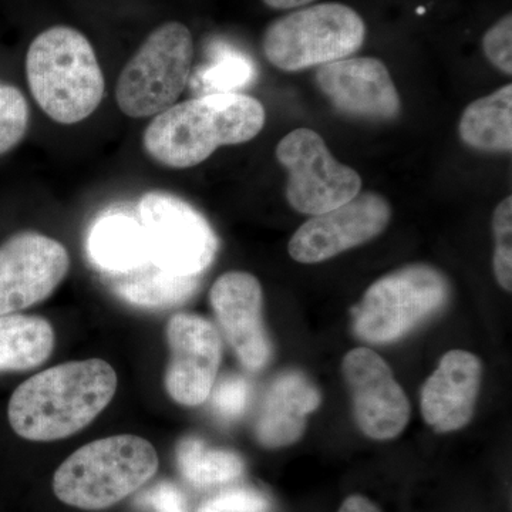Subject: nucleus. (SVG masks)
<instances>
[{
	"label": "nucleus",
	"instance_id": "f257e3e1",
	"mask_svg": "<svg viewBox=\"0 0 512 512\" xmlns=\"http://www.w3.org/2000/svg\"><path fill=\"white\" fill-rule=\"evenodd\" d=\"M116 370L101 359L50 367L20 384L9 400L10 427L22 439L56 441L83 430L113 400Z\"/></svg>",
	"mask_w": 512,
	"mask_h": 512
},
{
	"label": "nucleus",
	"instance_id": "f03ea898",
	"mask_svg": "<svg viewBox=\"0 0 512 512\" xmlns=\"http://www.w3.org/2000/svg\"><path fill=\"white\" fill-rule=\"evenodd\" d=\"M265 120L261 101L248 94H202L157 114L144 131L143 146L165 167L191 168L220 147L254 140Z\"/></svg>",
	"mask_w": 512,
	"mask_h": 512
},
{
	"label": "nucleus",
	"instance_id": "7ed1b4c3",
	"mask_svg": "<svg viewBox=\"0 0 512 512\" xmlns=\"http://www.w3.org/2000/svg\"><path fill=\"white\" fill-rule=\"evenodd\" d=\"M26 76L40 109L66 126L92 116L106 90L92 43L70 26H53L33 39Z\"/></svg>",
	"mask_w": 512,
	"mask_h": 512
},
{
	"label": "nucleus",
	"instance_id": "20e7f679",
	"mask_svg": "<svg viewBox=\"0 0 512 512\" xmlns=\"http://www.w3.org/2000/svg\"><path fill=\"white\" fill-rule=\"evenodd\" d=\"M160 460L150 441L120 434L93 441L66 458L53 477L63 504L101 511L136 493L157 474Z\"/></svg>",
	"mask_w": 512,
	"mask_h": 512
},
{
	"label": "nucleus",
	"instance_id": "39448f33",
	"mask_svg": "<svg viewBox=\"0 0 512 512\" xmlns=\"http://www.w3.org/2000/svg\"><path fill=\"white\" fill-rule=\"evenodd\" d=\"M365 37V22L356 10L342 3H320L272 22L262 50L279 70L301 72L355 55Z\"/></svg>",
	"mask_w": 512,
	"mask_h": 512
},
{
	"label": "nucleus",
	"instance_id": "423d86ee",
	"mask_svg": "<svg viewBox=\"0 0 512 512\" xmlns=\"http://www.w3.org/2000/svg\"><path fill=\"white\" fill-rule=\"evenodd\" d=\"M194 57L190 29L167 22L154 29L121 70L119 109L131 119L157 116L174 106L187 86Z\"/></svg>",
	"mask_w": 512,
	"mask_h": 512
},
{
	"label": "nucleus",
	"instance_id": "0eeeda50",
	"mask_svg": "<svg viewBox=\"0 0 512 512\" xmlns=\"http://www.w3.org/2000/svg\"><path fill=\"white\" fill-rule=\"evenodd\" d=\"M450 295L446 276L430 265H409L367 289L355 309V332L370 343L403 338L441 309Z\"/></svg>",
	"mask_w": 512,
	"mask_h": 512
},
{
	"label": "nucleus",
	"instance_id": "6e6552de",
	"mask_svg": "<svg viewBox=\"0 0 512 512\" xmlns=\"http://www.w3.org/2000/svg\"><path fill=\"white\" fill-rule=\"evenodd\" d=\"M138 212L154 265L180 276H201L210 268L220 244L200 211L177 195L151 191Z\"/></svg>",
	"mask_w": 512,
	"mask_h": 512
},
{
	"label": "nucleus",
	"instance_id": "1a4fd4ad",
	"mask_svg": "<svg viewBox=\"0 0 512 512\" xmlns=\"http://www.w3.org/2000/svg\"><path fill=\"white\" fill-rule=\"evenodd\" d=\"M276 158L289 175L286 200L301 214H325L352 201L362 190L360 175L339 163L325 140L309 128H296L282 138Z\"/></svg>",
	"mask_w": 512,
	"mask_h": 512
},
{
	"label": "nucleus",
	"instance_id": "9d476101",
	"mask_svg": "<svg viewBox=\"0 0 512 512\" xmlns=\"http://www.w3.org/2000/svg\"><path fill=\"white\" fill-rule=\"evenodd\" d=\"M70 269L56 239L26 231L0 245V316L13 315L49 298Z\"/></svg>",
	"mask_w": 512,
	"mask_h": 512
},
{
	"label": "nucleus",
	"instance_id": "9b49d317",
	"mask_svg": "<svg viewBox=\"0 0 512 512\" xmlns=\"http://www.w3.org/2000/svg\"><path fill=\"white\" fill-rule=\"evenodd\" d=\"M392 220L389 201L377 192L357 194L325 214L313 215L293 234L289 255L301 264H319L372 241Z\"/></svg>",
	"mask_w": 512,
	"mask_h": 512
},
{
	"label": "nucleus",
	"instance_id": "f8f14e48",
	"mask_svg": "<svg viewBox=\"0 0 512 512\" xmlns=\"http://www.w3.org/2000/svg\"><path fill=\"white\" fill-rule=\"evenodd\" d=\"M170 362L165 390L175 403L200 406L210 397L221 363V336L214 323L194 313H177L167 325Z\"/></svg>",
	"mask_w": 512,
	"mask_h": 512
},
{
	"label": "nucleus",
	"instance_id": "ddd939ff",
	"mask_svg": "<svg viewBox=\"0 0 512 512\" xmlns=\"http://www.w3.org/2000/svg\"><path fill=\"white\" fill-rule=\"evenodd\" d=\"M342 369L360 430L375 440L399 436L412 407L389 365L373 350L357 348L345 356Z\"/></svg>",
	"mask_w": 512,
	"mask_h": 512
},
{
	"label": "nucleus",
	"instance_id": "4468645a",
	"mask_svg": "<svg viewBox=\"0 0 512 512\" xmlns=\"http://www.w3.org/2000/svg\"><path fill=\"white\" fill-rule=\"evenodd\" d=\"M320 92L340 113L355 119L390 121L402 113V100L386 64L375 57H346L316 72Z\"/></svg>",
	"mask_w": 512,
	"mask_h": 512
},
{
	"label": "nucleus",
	"instance_id": "2eb2a0df",
	"mask_svg": "<svg viewBox=\"0 0 512 512\" xmlns=\"http://www.w3.org/2000/svg\"><path fill=\"white\" fill-rule=\"evenodd\" d=\"M210 301L239 362L251 372L264 369L272 349L262 319L264 293L258 279L248 272H227L212 285Z\"/></svg>",
	"mask_w": 512,
	"mask_h": 512
},
{
	"label": "nucleus",
	"instance_id": "dca6fc26",
	"mask_svg": "<svg viewBox=\"0 0 512 512\" xmlns=\"http://www.w3.org/2000/svg\"><path fill=\"white\" fill-rule=\"evenodd\" d=\"M481 379L483 365L476 355L466 350L447 352L421 392L426 423L440 433L467 426L473 419Z\"/></svg>",
	"mask_w": 512,
	"mask_h": 512
},
{
	"label": "nucleus",
	"instance_id": "f3484780",
	"mask_svg": "<svg viewBox=\"0 0 512 512\" xmlns=\"http://www.w3.org/2000/svg\"><path fill=\"white\" fill-rule=\"evenodd\" d=\"M322 396L302 372L286 370L278 375L266 393L256 423V439L264 447L291 446L301 439L306 416L318 409Z\"/></svg>",
	"mask_w": 512,
	"mask_h": 512
},
{
	"label": "nucleus",
	"instance_id": "a211bd4d",
	"mask_svg": "<svg viewBox=\"0 0 512 512\" xmlns=\"http://www.w3.org/2000/svg\"><path fill=\"white\" fill-rule=\"evenodd\" d=\"M87 254L109 275H123L151 262L144 229L136 218L110 214L99 218L87 237Z\"/></svg>",
	"mask_w": 512,
	"mask_h": 512
},
{
	"label": "nucleus",
	"instance_id": "6ab92c4d",
	"mask_svg": "<svg viewBox=\"0 0 512 512\" xmlns=\"http://www.w3.org/2000/svg\"><path fill=\"white\" fill-rule=\"evenodd\" d=\"M111 276L114 293L141 309H170L183 305L200 288V276L170 274L153 262L127 274Z\"/></svg>",
	"mask_w": 512,
	"mask_h": 512
},
{
	"label": "nucleus",
	"instance_id": "aec40b11",
	"mask_svg": "<svg viewBox=\"0 0 512 512\" xmlns=\"http://www.w3.org/2000/svg\"><path fill=\"white\" fill-rule=\"evenodd\" d=\"M461 140L483 153L512 150V86L468 104L458 124Z\"/></svg>",
	"mask_w": 512,
	"mask_h": 512
},
{
	"label": "nucleus",
	"instance_id": "412c9836",
	"mask_svg": "<svg viewBox=\"0 0 512 512\" xmlns=\"http://www.w3.org/2000/svg\"><path fill=\"white\" fill-rule=\"evenodd\" d=\"M52 325L40 316H0V372H25L43 365L55 349Z\"/></svg>",
	"mask_w": 512,
	"mask_h": 512
},
{
	"label": "nucleus",
	"instance_id": "4be33fe9",
	"mask_svg": "<svg viewBox=\"0 0 512 512\" xmlns=\"http://www.w3.org/2000/svg\"><path fill=\"white\" fill-rule=\"evenodd\" d=\"M175 460L181 476L195 487L229 483L244 473V461L238 454L208 447L195 436L178 441Z\"/></svg>",
	"mask_w": 512,
	"mask_h": 512
},
{
	"label": "nucleus",
	"instance_id": "5701e85b",
	"mask_svg": "<svg viewBox=\"0 0 512 512\" xmlns=\"http://www.w3.org/2000/svg\"><path fill=\"white\" fill-rule=\"evenodd\" d=\"M256 77L255 64L247 56L232 50H222L215 55L210 66L201 73L202 89L210 93H239Z\"/></svg>",
	"mask_w": 512,
	"mask_h": 512
},
{
	"label": "nucleus",
	"instance_id": "b1692460",
	"mask_svg": "<svg viewBox=\"0 0 512 512\" xmlns=\"http://www.w3.org/2000/svg\"><path fill=\"white\" fill-rule=\"evenodd\" d=\"M30 119L28 101L18 87L0 82V156L26 136Z\"/></svg>",
	"mask_w": 512,
	"mask_h": 512
},
{
	"label": "nucleus",
	"instance_id": "393cba45",
	"mask_svg": "<svg viewBox=\"0 0 512 512\" xmlns=\"http://www.w3.org/2000/svg\"><path fill=\"white\" fill-rule=\"evenodd\" d=\"M495 238L494 272L505 291L512 289V197L505 198L495 208L493 217Z\"/></svg>",
	"mask_w": 512,
	"mask_h": 512
},
{
	"label": "nucleus",
	"instance_id": "a878e982",
	"mask_svg": "<svg viewBox=\"0 0 512 512\" xmlns=\"http://www.w3.org/2000/svg\"><path fill=\"white\" fill-rule=\"evenodd\" d=\"M210 396L215 412L224 419H237L247 409L251 386L245 377L227 375L214 384Z\"/></svg>",
	"mask_w": 512,
	"mask_h": 512
},
{
	"label": "nucleus",
	"instance_id": "bb28decb",
	"mask_svg": "<svg viewBox=\"0 0 512 512\" xmlns=\"http://www.w3.org/2000/svg\"><path fill=\"white\" fill-rule=\"evenodd\" d=\"M483 49L490 63L504 74L512 73V16L498 20L483 37Z\"/></svg>",
	"mask_w": 512,
	"mask_h": 512
},
{
	"label": "nucleus",
	"instance_id": "cd10ccee",
	"mask_svg": "<svg viewBox=\"0 0 512 512\" xmlns=\"http://www.w3.org/2000/svg\"><path fill=\"white\" fill-rule=\"evenodd\" d=\"M212 507L222 512H268L269 501L264 494L251 488H234L212 498Z\"/></svg>",
	"mask_w": 512,
	"mask_h": 512
},
{
	"label": "nucleus",
	"instance_id": "c85d7f7f",
	"mask_svg": "<svg viewBox=\"0 0 512 512\" xmlns=\"http://www.w3.org/2000/svg\"><path fill=\"white\" fill-rule=\"evenodd\" d=\"M137 501L154 512H188L184 494L167 481L154 485Z\"/></svg>",
	"mask_w": 512,
	"mask_h": 512
},
{
	"label": "nucleus",
	"instance_id": "c756f323",
	"mask_svg": "<svg viewBox=\"0 0 512 512\" xmlns=\"http://www.w3.org/2000/svg\"><path fill=\"white\" fill-rule=\"evenodd\" d=\"M339 512H382L372 501L362 495H352L340 507Z\"/></svg>",
	"mask_w": 512,
	"mask_h": 512
},
{
	"label": "nucleus",
	"instance_id": "7c9ffc66",
	"mask_svg": "<svg viewBox=\"0 0 512 512\" xmlns=\"http://www.w3.org/2000/svg\"><path fill=\"white\" fill-rule=\"evenodd\" d=\"M268 8L276 10H288L303 8V6L309 5L313 0H262Z\"/></svg>",
	"mask_w": 512,
	"mask_h": 512
},
{
	"label": "nucleus",
	"instance_id": "2f4dec72",
	"mask_svg": "<svg viewBox=\"0 0 512 512\" xmlns=\"http://www.w3.org/2000/svg\"><path fill=\"white\" fill-rule=\"evenodd\" d=\"M198 512H222V511L217 510V508H214V507H212V505L207 503V504L202 505V507L200 508V510H198Z\"/></svg>",
	"mask_w": 512,
	"mask_h": 512
}]
</instances>
